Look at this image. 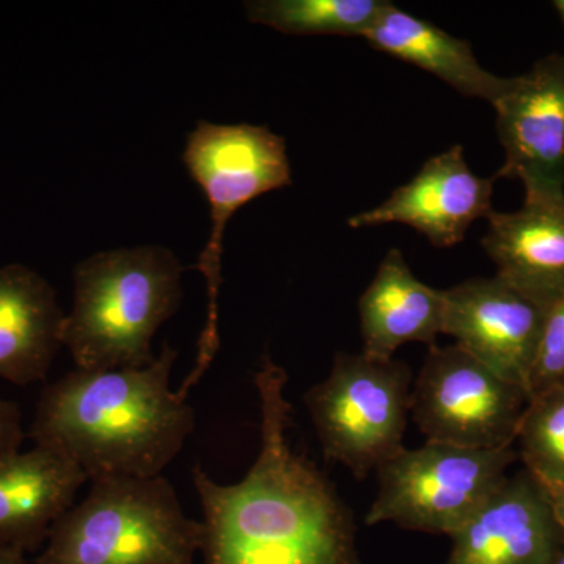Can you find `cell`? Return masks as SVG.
<instances>
[{
    "mask_svg": "<svg viewBox=\"0 0 564 564\" xmlns=\"http://www.w3.org/2000/svg\"><path fill=\"white\" fill-rule=\"evenodd\" d=\"M24 437L20 406L11 400L0 399V459L18 454Z\"/></svg>",
    "mask_w": 564,
    "mask_h": 564,
    "instance_id": "obj_21",
    "label": "cell"
},
{
    "mask_svg": "<svg viewBox=\"0 0 564 564\" xmlns=\"http://www.w3.org/2000/svg\"><path fill=\"white\" fill-rule=\"evenodd\" d=\"M177 351L163 345L144 369H74L40 393L29 437L98 477L152 478L181 454L195 410L170 377Z\"/></svg>",
    "mask_w": 564,
    "mask_h": 564,
    "instance_id": "obj_2",
    "label": "cell"
},
{
    "mask_svg": "<svg viewBox=\"0 0 564 564\" xmlns=\"http://www.w3.org/2000/svg\"><path fill=\"white\" fill-rule=\"evenodd\" d=\"M87 481L76 463L40 445L0 459V545L39 551Z\"/></svg>",
    "mask_w": 564,
    "mask_h": 564,
    "instance_id": "obj_13",
    "label": "cell"
},
{
    "mask_svg": "<svg viewBox=\"0 0 564 564\" xmlns=\"http://www.w3.org/2000/svg\"><path fill=\"white\" fill-rule=\"evenodd\" d=\"M529 400L458 345L434 344L415 378L410 413L426 441L496 451L513 447Z\"/></svg>",
    "mask_w": 564,
    "mask_h": 564,
    "instance_id": "obj_8",
    "label": "cell"
},
{
    "mask_svg": "<svg viewBox=\"0 0 564 564\" xmlns=\"http://www.w3.org/2000/svg\"><path fill=\"white\" fill-rule=\"evenodd\" d=\"M555 389H564V296L547 311L527 392L533 399Z\"/></svg>",
    "mask_w": 564,
    "mask_h": 564,
    "instance_id": "obj_20",
    "label": "cell"
},
{
    "mask_svg": "<svg viewBox=\"0 0 564 564\" xmlns=\"http://www.w3.org/2000/svg\"><path fill=\"white\" fill-rule=\"evenodd\" d=\"M364 39L375 50L432 73L463 96L491 106L508 84V77L496 76L478 63L467 41L393 3Z\"/></svg>",
    "mask_w": 564,
    "mask_h": 564,
    "instance_id": "obj_17",
    "label": "cell"
},
{
    "mask_svg": "<svg viewBox=\"0 0 564 564\" xmlns=\"http://www.w3.org/2000/svg\"><path fill=\"white\" fill-rule=\"evenodd\" d=\"M516 456L513 447L478 451L434 441L403 447L377 469L366 524L452 536L505 484Z\"/></svg>",
    "mask_w": 564,
    "mask_h": 564,
    "instance_id": "obj_5",
    "label": "cell"
},
{
    "mask_svg": "<svg viewBox=\"0 0 564 564\" xmlns=\"http://www.w3.org/2000/svg\"><path fill=\"white\" fill-rule=\"evenodd\" d=\"M203 522L187 518L163 475L91 478L57 519L36 564H195Z\"/></svg>",
    "mask_w": 564,
    "mask_h": 564,
    "instance_id": "obj_4",
    "label": "cell"
},
{
    "mask_svg": "<svg viewBox=\"0 0 564 564\" xmlns=\"http://www.w3.org/2000/svg\"><path fill=\"white\" fill-rule=\"evenodd\" d=\"M182 161L203 188L210 209V234L198 259L206 276L209 315L202 340L206 366L217 348V295L221 282L223 240L226 226L245 204L292 184L288 147L265 126L196 122L187 137Z\"/></svg>",
    "mask_w": 564,
    "mask_h": 564,
    "instance_id": "obj_7",
    "label": "cell"
},
{
    "mask_svg": "<svg viewBox=\"0 0 564 564\" xmlns=\"http://www.w3.org/2000/svg\"><path fill=\"white\" fill-rule=\"evenodd\" d=\"M392 6L388 0H252L248 20L288 35L366 36Z\"/></svg>",
    "mask_w": 564,
    "mask_h": 564,
    "instance_id": "obj_18",
    "label": "cell"
},
{
    "mask_svg": "<svg viewBox=\"0 0 564 564\" xmlns=\"http://www.w3.org/2000/svg\"><path fill=\"white\" fill-rule=\"evenodd\" d=\"M362 355L389 361L404 344L434 345L444 334V291L417 280L393 248L359 300Z\"/></svg>",
    "mask_w": 564,
    "mask_h": 564,
    "instance_id": "obj_16",
    "label": "cell"
},
{
    "mask_svg": "<svg viewBox=\"0 0 564 564\" xmlns=\"http://www.w3.org/2000/svg\"><path fill=\"white\" fill-rule=\"evenodd\" d=\"M410 402V367L362 352L336 355L328 378L304 393L323 455L359 480L404 447Z\"/></svg>",
    "mask_w": 564,
    "mask_h": 564,
    "instance_id": "obj_6",
    "label": "cell"
},
{
    "mask_svg": "<svg viewBox=\"0 0 564 564\" xmlns=\"http://www.w3.org/2000/svg\"><path fill=\"white\" fill-rule=\"evenodd\" d=\"M451 538L445 564H554L564 540L545 489L527 470L508 477Z\"/></svg>",
    "mask_w": 564,
    "mask_h": 564,
    "instance_id": "obj_12",
    "label": "cell"
},
{
    "mask_svg": "<svg viewBox=\"0 0 564 564\" xmlns=\"http://www.w3.org/2000/svg\"><path fill=\"white\" fill-rule=\"evenodd\" d=\"M554 564H564V540H563L562 547H560L558 554H556V556H555Z\"/></svg>",
    "mask_w": 564,
    "mask_h": 564,
    "instance_id": "obj_25",
    "label": "cell"
},
{
    "mask_svg": "<svg viewBox=\"0 0 564 564\" xmlns=\"http://www.w3.org/2000/svg\"><path fill=\"white\" fill-rule=\"evenodd\" d=\"M288 372L263 356L254 375L261 451L247 475L220 485L196 464L203 507L202 564H359L355 524L334 486L293 451Z\"/></svg>",
    "mask_w": 564,
    "mask_h": 564,
    "instance_id": "obj_1",
    "label": "cell"
},
{
    "mask_svg": "<svg viewBox=\"0 0 564 564\" xmlns=\"http://www.w3.org/2000/svg\"><path fill=\"white\" fill-rule=\"evenodd\" d=\"M516 441L527 473L538 484L564 488V389L529 400Z\"/></svg>",
    "mask_w": 564,
    "mask_h": 564,
    "instance_id": "obj_19",
    "label": "cell"
},
{
    "mask_svg": "<svg viewBox=\"0 0 564 564\" xmlns=\"http://www.w3.org/2000/svg\"><path fill=\"white\" fill-rule=\"evenodd\" d=\"M505 163L497 177H513L525 202H564V55L534 63L492 104Z\"/></svg>",
    "mask_w": 564,
    "mask_h": 564,
    "instance_id": "obj_9",
    "label": "cell"
},
{
    "mask_svg": "<svg viewBox=\"0 0 564 564\" xmlns=\"http://www.w3.org/2000/svg\"><path fill=\"white\" fill-rule=\"evenodd\" d=\"M545 494H547L549 503H551L556 524H558L564 536V488L545 489Z\"/></svg>",
    "mask_w": 564,
    "mask_h": 564,
    "instance_id": "obj_22",
    "label": "cell"
},
{
    "mask_svg": "<svg viewBox=\"0 0 564 564\" xmlns=\"http://www.w3.org/2000/svg\"><path fill=\"white\" fill-rule=\"evenodd\" d=\"M444 295V334L527 392L547 310L497 274L464 281Z\"/></svg>",
    "mask_w": 564,
    "mask_h": 564,
    "instance_id": "obj_10",
    "label": "cell"
},
{
    "mask_svg": "<svg viewBox=\"0 0 564 564\" xmlns=\"http://www.w3.org/2000/svg\"><path fill=\"white\" fill-rule=\"evenodd\" d=\"M65 315L50 282L28 267L0 269V378L41 383L61 350Z\"/></svg>",
    "mask_w": 564,
    "mask_h": 564,
    "instance_id": "obj_15",
    "label": "cell"
},
{
    "mask_svg": "<svg viewBox=\"0 0 564 564\" xmlns=\"http://www.w3.org/2000/svg\"><path fill=\"white\" fill-rule=\"evenodd\" d=\"M180 259L169 248H118L85 259L74 270L73 310L62 345L76 369H144L152 339L182 300Z\"/></svg>",
    "mask_w": 564,
    "mask_h": 564,
    "instance_id": "obj_3",
    "label": "cell"
},
{
    "mask_svg": "<svg viewBox=\"0 0 564 564\" xmlns=\"http://www.w3.org/2000/svg\"><path fill=\"white\" fill-rule=\"evenodd\" d=\"M481 245L497 276L544 310L564 296V202H525L521 209L492 212Z\"/></svg>",
    "mask_w": 564,
    "mask_h": 564,
    "instance_id": "obj_14",
    "label": "cell"
},
{
    "mask_svg": "<svg viewBox=\"0 0 564 564\" xmlns=\"http://www.w3.org/2000/svg\"><path fill=\"white\" fill-rule=\"evenodd\" d=\"M0 564H25L24 552L9 545H0Z\"/></svg>",
    "mask_w": 564,
    "mask_h": 564,
    "instance_id": "obj_23",
    "label": "cell"
},
{
    "mask_svg": "<svg viewBox=\"0 0 564 564\" xmlns=\"http://www.w3.org/2000/svg\"><path fill=\"white\" fill-rule=\"evenodd\" d=\"M554 9L556 10V13H558L560 20H562L564 25V0H555Z\"/></svg>",
    "mask_w": 564,
    "mask_h": 564,
    "instance_id": "obj_24",
    "label": "cell"
},
{
    "mask_svg": "<svg viewBox=\"0 0 564 564\" xmlns=\"http://www.w3.org/2000/svg\"><path fill=\"white\" fill-rule=\"evenodd\" d=\"M494 180L478 177L467 165L462 144L423 163L421 172L400 185L383 204L348 218L350 228L411 226L434 247L463 242L478 218L492 214Z\"/></svg>",
    "mask_w": 564,
    "mask_h": 564,
    "instance_id": "obj_11",
    "label": "cell"
}]
</instances>
